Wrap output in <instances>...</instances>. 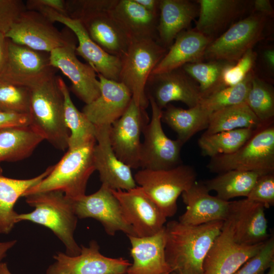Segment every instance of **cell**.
I'll return each mask as SVG.
<instances>
[{"label":"cell","instance_id":"bcb514c9","mask_svg":"<svg viewBox=\"0 0 274 274\" xmlns=\"http://www.w3.org/2000/svg\"><path fill=\"white\" fill-rule=\"evenodd\" d=\"M31 118L29 113H18L0 111V130L14 126H29Z\"/></svg>","mask_w":274,"mask_h":274},{"label":"cell","instance_id":"5b68a950","mask_svg":"<svg viewBox=\"0 0 274 274\" xmlns=\"http://www.w3.org/2000/svg\"><path fill=\"white\" fill-rule=\"evenodd\" d=\"M133 177L136 185L167 218L176 214L178 197L194 183L196 173L191 166L180 164L167 169L142 168Z\"/></svg>","mask_w":274,"mask_h":274},{"label":"cell","instance_id":"836d02e7","mask_svg":"<svg viewBox=\"0 0 274 274\" xmlns=\"http://www.w3.org/2000/svg\"><path fill=\"white\" fill-rule=\"evenodd\" d=\"M262 175L257 172L231 170L219 174L203 183L209 191H214L218 198L229 201L237 197L246 198Z\"/></svg>","mask_w":274,"mask_h":274},{"label":"cell","instance_id":"d4e9b609","mask_svg":"<svg viewBox=\"0 0 274 274\" xmlns=\"http://www.w3.org/2000/svg\"><path fill=\"white\" fill-rule=\"evenodd\" d=\"M79 21L90 38L107 53L121 58L126 52L131 40L111 10L90 14Z\"/></svg>","mask_w":274,"mask_h":274},{"label":"cell","instance_id":"3957f363","mask_svg":"<svg viewBox=\"0 0 274 274\" xmlns=\"http://www.w3.org/2000/svg\"><path fill=\"white\" fill-rule=\"evenodd\" d=\"M95 143L96 141L92 142L67 149L58 163L53 165L48 175L27 190L24 196L36 192L59 191L75 200L85 195L88 180L95 170L93 159Z\"/></svg>","mask_w":274,"mask_h":274},{"label":"cell","instance_id":"ab89813d","mask_svg":"<svg viewBox=\"0 0 274 274\" xmlns=\"http://www.w3.org/2000/svg\"><path fill=\"white\" fill-rule=\"evenodd\" d=\"M31 89L0 80V111L29 113Z\"/></svg>","mask_w":274,"mask_h":274},{"label":"cell","instance_id":"f6af8a7d","mask_svg":"<svg viewBox=\"0 0 274 274\" xmlns=\"http://www.w3.org/2000/svg\"><path fill=\"white\" fill-rule=\"evenodd\" d=\"M21 0H0V32L6 35L26 10Z\"/></svg>","mask_w":274,"mask_h":274},{"label":"cell","instance_id":"c3c4849f","mask_svg":"<svg viewBox=\"0 0 274 274\" xmlns=\"http://www.w3.org/2000/svg\"><path fill=\"white\" fill-rule=\"evenodd\" d=\"M253 12H256L266 17H272L273 9L269 0H256L253 2Z\"/></svg>","mask_w":274,"mask_h":274},{"label":"cell","instance_id":"e0dca14e","mask_svg":"<svg viewBox=\"0 0 274 274\" xmlns=\"http://www.w3.org/2000/svg\"><path fill=\"white\" fill-rule=\"evenodd\" d=\"M76 47L74 39L65 46L51 51L49 59L54 68L68 78L73 93L86 105L100 95V84L94 69L77 57Z\"/></svg>","mask_w":274,"mask_h":274},{"label":"cell","instance_id":"7dc6e473","mask_svg":"<svg viewBox=\"0 0 274 274\" xmlns=\"http://www.w3.org/2000/svg\"><path fill=\"white\" fill-rule=\"evenodd\" d=\"M25 3L27 10H34L38 8L44 7L66 15L65 0H27Z\"/></svg>","mask_w":274,"mask_h":274},{"label":"cell","instance_id":"ffe728a7","mask_svg":"<svg viewBox=\"0 0 274 274\" xmlns=\"http://www.w3.org/2000/svg\"><path fill=\"white\" fill-rule=\"evenodd\" d=\"M110 126L96 127L93 159L101 185L111 190H128L137 185L131 168L116 156L109 138Z\"/></svg>","mask_w":274,"mask_h":274},{"label":"cell","instance_id":"f546056e","mask_svg":"<svg viewBox=\"0 0 274 274\" xmlns=\"http://www.w3.org/2000/svg\"><path fill=\"white\" fill-rule=\"evenodd\" d=\"M52 167L53 165L49 166L35 177L18 179L4 176L0 167V234H7L12 230L18 223V214L14 210L16 202L27 190L46 177Z\"/></svg>","mask_w":274,"mask_h":274},{"label":"cell","instance_id":"7bdbcfd3","mask_svg":"<svg viewBox=\"0 0 274 274\" xmlns=\"http://www.w3.org/2000/svg\"><path fill=\"white\" fill-rule=\"evenodd\" d=\"M117 2V0H67L66 16L79 20L90 14L112 10Z\"/></svg>","mask_w":274,"mask_h":274},{"label":"cell","instance_id":"d6a6232c","mask_svg":"<svg viewBox=\"0 0 274 274\" xmlns=\"http://www.w3.org/2000/svg\"><path fill=\"white\" fill-rule=\"evenodd\" d=\"M57 81L64 98V121L70 131L67 149L95 142V126L74 105L62 78L57 76Z\"/></svg>","mask_w":274,"mask_h":274},{"label":"cell","instance_id":"30bf717a","mask_svg":"<svg viewBox=\"0 0 274 274\" xmlns=\"http://www.w3.org/2000/svg\"><path fill=\"white\" fill-rule=\"evenodd\" d=\"M151 118L143 131L140 167L152 170L167 169L181 164V150L184 145L180 141L169 139L161 125V110L151 99Z\"/></svg>","mask_w":274,"mask_h":274},{"label":"cell","instance_id":"603a6c76","mask_svg":"<svg viewBox=\"0 0 274 274\" xmlns=\"http://www.w3.org/2000/svg\"><path fill=\"white\" fill-rule=\"evenodd\" d=\"M209 192L203 183L196 181L183 192L181 195L186 209L179 221L187 225H198L225 221L228 216L230 201L212 196Z\"/></svg>","mask_w":274,"mask_h":274},{"label":"cell","instance_id":"2e32d148","mask_svg":"<svg viewBox=\"0 0 274 274\" xmlns=\"http://www.w3.org/2000/svg\"><path fill=\"white\" fill-rule=\"evenodd\" d=\"M145 93L148 99H152L161 110L175 101L192 108L202 98L198 85L182 67L151 74L146 85Z\"/></svg>","mask_w":274,"mask_h":274},{"label":"cell","instance_id":"11a10c76","mask_svg":"<svg viewBox=\"0 0 274 274\" xmlns=\"http://www.w3.org/2000/svg\"><path fill=\"white\" fill-rule=\"evenodd\" d=\"M264 274H274V263L270 266Z\"/></svg>","mask_w":274,"mask_h":274},{"label":"cell","instance_id":"484cf974","mask_svg":"<svg viewBox=\"0 0 274 274\" xmlns=\"http://www.w3.org/2000/svg\"><path fill=\"white\" fill-rule=\"evenodd\" d=\"M198 18L195 29L214 38L219 32L243 15L249 7L241 0H198Z\"/></svg>","mask_w":274,"mask_h":274},{"label":"cell","instance_id":"cb8c5ba5","mask_svg":"<svg viewBox=\"0 0 274 274\" xmlns=\"http://www.w3.org/2000/svg\"><path fill=\"white\" fill-rule=\"evenodd\" d=\"M132 263L127 274H172L165 254L164 227L156 234L145 237L128 236Z\"/></svg>","mask_w":274,"mask_h":274},{"label":"cell","instance_id":"9c48e42d","mask_svg":"<svg viewBox=\"0 0 274 274\" xmlns=\"http://www.w3.org/2000/svg\"><path fill=\"white\" fill-rule=\"evenodd\" d=\"M49 53L34 50L9 39L8 56L0 80L32 89L55 76Z\"/></svg>","mask_w":274,"mask_h":274},{"label":"cell","instance_id":"1f68e13d","mask_svg":"<svg viewBox=\"0 0 274 274\" xmlns=\"http://www.w3.org/2000/svg\"><path fill=\"white\" fill-rule=\"evenodd\" d=\"M211 113L198 104L184 109L170 104L162 110L161 121L178 135L183 144L198 132L207 128Z\"/></svg>","mask_w":274,"mask_h":274},{"label":"cell","instance_id":"277c9868","mask_svg":"<svg viewBox=\"0 0 274 274\" xmlns=\"http://www.w3.org/2000/svg\"><path fill=\"white\" fill-rule=\"evenodd\" d=\"M30 126L56 149L68 148L70 131L64 119V98L57 76L31 89Z\"/></svg>","mask_w":274,"mask_h":274},{"label":"cell","instance_id":"8992f818","mask_svg":"<svg viewBox=\"0 0 274 274\" xmlns=\"http://www.w3.org/2000/svg\"><path fill=\"white\" fill-rule=\"evenodd\" d=\"M167 50L154 40H131L121 58L119 82L129 89L134 102L143 109L149 105L145 93L148 78Z\"/></svg>","mask_w":274,"mask_h":274},{"label":"cell","instance_id":"8d00e7d4","mask_svg":"<svg viewBox=\"0 0 274 274\" xmlns=\"http://www.w3.org/2000/svg\"><path fill=\"white\" fill-rule=\"evenodd\" d=\"M227 63L218 60H210L208 62L200 61L186 64L182 68L198 83L203 98L224 88L222 83V73Z\"/></svg>","mask_w":274,"mask_h":274},{"label":"cell","instance_id":"d6986e66","mask_svg":"<svg viewBox=\"0 0 274 274\" xmlns=\"http://www.w3.org/2000/svg\"><path fill=\"white\" fill-rule=\"evenodd\" d=\"M135 236H149L161 230L166 217L141 187L128 190H112Z\"/></svg>","mask_w":274,"mask_h":274},{"label":"cell","instance_id":"7c38bea8","mask_svg":"<svg viewBox=\"0 0 274 274\" xmlns=\"http://www.w3.org/2000/svg\"><path fill=\"white\" fill-rule=\"evenodd\" d=\"M150 119L146 109L132 100L122 116L110 127L111 147L117 157L131 168L140 167L141 135Z\"/></svg>","mask_w":274,"mask_h":274},{"label":"cell","instance_id":"d590c367","mask_svg":"<svg viewBox=\"0 0 274 274\" xmlns=\"http://www.w3.org/2000/svg\"><path fill=\"white\" fill-rule=\"evenodd\" d=\"M260 129L240 128L210 134L203 133L198 144L203 156L212 158L229 154L242 147Z\"/></svg>","mask_w":274,"mask_h":274},{"label":"cell","instance_id":"4dcf8cb0","mask_svg":"<svg viewBox=\"0 0 274 274\" xmlns=\"http://www.w3.org/2000/svg\"><path fill=\"white\" fill-rule=\"evenodd\" d=\"M43 141L42 135L30 125L0 130V162L28 157Z\"/></svg>","mask_w":274,"mask_h":274},{"label":"cell","instance_id":"f1b7e54d","mask_svg":"<svg viewBox=\"0 0 274 274\" xmlns=\"http://www.w3.org/2000/svg\"><path fill=\"white\" fill-rule=\"evenodd\" d=\"M111 12L131 41H157L159 14L149 12L135 0H117Z\"/></svg>","mask_w":274,"mask_h":274},{"label":"cell","instance_id":"6da1fadb","mask_svg":"<svg viewBox=\"0 0 274 274\" xmlns=\"http://www.w3.org/2000/svg\"><path fill=\"white\" fill-rule=\"evenodd\" d=\"M224 221L190 225L171 221L164 226L166 260L176 274H202L204 259Z\"/></svg>","mask_w":274,"mask_h":274},{"label":"cell","instance_id":"7402d4cb","mask_svg":"<svg viewBox=\"0 0 274 274\" xmlns=\"http://www.w3.org/2000/svg\"><path fill=\"white\" fill-rule=\"evenodd\" d=\"M97 75L100 84V95L85 105L82 112L95 126H110L124 113L132 100V94L123 83Z\"/></svg>","mask_w":274,"mask_h":274},{"label":"cell","instance_id":"816d5d0a","mask_svg":"<svg viewBox=\"0 0 274 274\" xmlns=\"http://www.w3.org/2000/svg\"><path fill=\"white\" fill-rule=\"evenodd\" d=\"M16 240L0 242V263L6 256L7 252L16 244Z\"/></svg>","mask_w":274,"mask_h":274},{"label":"cell","instance_id":"4fadbf2b","mask_svg":"<svg viewBox=\"0 0 274 274\" xmlns=\"http://www.w3.org/2000/svg\"><path fill=\"white\" fill-rule=\"evenodd\" d=\"M81 247L80 253L76 256L57 252L46 274H127L131 263L122 258L103 255L96 241H92L88 247Z\"/></svg>","mask_w":274,"mask_h":274},{"label":"cell","instance_id":"681fc988","mask_svg":"<svg viewBox=\"0 0 274 274\" xmlns=\"http://www.w3.org/2000/svg\"><path fill=\"white\" fill-rule=\"evenodd\" d=\"M9 39L0 32V73L6 61L8 52Z\"/></svg>","mask_w":274,"mask_h":274},{"label":"cell","instance_id":"ba28073f","mask_svg":"<svg viewBox=\"0 0 274 274\" xmlns=\"http://www.w3.org/2000/svg\"><path fill=\"white\" fill-rule=\"evenodd\" d=\"M267 17L253 12L232 24L207 47L204 57L230 63L237 61L264 37Z\"/></svg>","mask_w":274,"mask_h":274},{"label":"cell","instance_id":"74e56055","mask_svg":"<svg viewBox=\"0 0 274 274\" xmlns=\"http://www.w3.org/2000/svg\"><path fill=\"white\" fill-rule=\"evenodd\" d=\"M245 103L263 125L273 123V89L270 84L255 75Z\"/></svg>","mask_w":274,"mask_h":274},{"label":"cell","instance_id":"8fae6325","mask_svg":"<svg viewBox=\"0 0 274 274\" xmlns=\"http://www.w3.org/2000/svg\"><path fill=\"white\" fill-rule=\"evenodd\" d=\"M13 42L36 51L50 53L75 39L60 31L42 13L26 10L6 35Z\"/></svg>","mask_w":274,"mask_h":274},{"label":"cell","instance_id":"ac0fdd59","mask_svg":"<svg viewBox=\"0 0 274 274\" xmlns=\"http://www.w3.org/2000/svg\"><path fill=\"white\" fill-rule=\"evenodd\" d=\"M264 243L254 245L237 243L231 224L226 220L204 259L202 274H232L256 254Z\"/></svg>","mask_w":274,"mask_h":274},{"label":"cell","instance_id":"f907efd6","mask_svg":"<svg viewBox=\"0 0 274 274\" xmlns=\"http://www.w3.org/2000/svg\"><path fill=\"white\" fill-rule=\"evenodd\" d=\"M147 10L159 14L160 0H135Z\"/></svg>","mask_w":274,"mask_h":274},{"label":"cell","instance_id":"83f0119b","mask_svg":"<svg viewBox=\"0 0 274 274\" xmlns=\"http://www.w3.org/2000/svg\"><path fill=\"white\" fill-rule=\"evenodd\" d=\"M198 6L188 0H160L157 42L167 50L179 33L198 15Z\"/></svg>","mask_w":274,"mask_h":274},{"label":"cell","instance_id":"b9f144b4","mask_svg":"<svg viewBox=\"0 0 274 274\" xmlns=\"http://www.w3.org/2000/svg\"><path fill=\"white\" fill-rule=\"evenodd\" d=\"M256 56V52L251 49L248 50L235 63L228 62L222 73L223 87L234 86L243 81L252 71Z\"/></svg>","mask_w":274,"mask_h":274},{"label":"cell","instance_id":"db71d44e","mask_svg":"<svg viewBox=\"0 0 274 274\" xmlns=\"http://www.w3.org/2000/svg\"><path fill=\"white\" fill-rule=\"evenodd\" d=\"M0 274H13L5 262H2L0 263Z\"/></svg>","mask_w":274,"mask_h":274},{"label":"cell","instance_id":"9a60e30c","mask_svg":"<svg viewBox=\"0 0 274 274\" xmlns=\"http://www.w3.org/2000/svg\"><path fill=\"white\" fill-rule=\"evenodd\" d=\"M73 204L78 218H91L98 221L109 235L122 231L127 236H135L118 200L108 187L101 185L96 192L73 200Z\"/></svg>","mask_w":274,"mask_h":274},{"label":"cell","instance_id":"f5cc1de1","mask_svg":"<svg viewBox=\"0 0 274 274\" xmlns=\"http://www.w3.org/2000/svg\"><path fill=\"white\" fill-rule=\"evenodd\" d=\"M263 58L267 66L270 69L274 68V51L272 49H268L264 51L263 53Z\"/></svg>","mask_w":274,"mask_h":274},{"label":"cell","instance_id":"ee69618b","mask_svg":"<svg viewBox=\"0 0 274 274\" xmlns=\"http://www.w3.org/2000/svg\"><path fill=\"white\" fill-rule=\"evenodd\" d=\"M267 209L274 205V173L260 176L246 197Z\"/></svg>","mask_w":274,"mask_h":274},{"label":"cell","instance_id":"60d3db41","mask_svg":"<svg viewBox=\"0 0 274 274\" xmlns=\"http://www.w3.org/2000/svg\"><path fill=\"white\" fill-rule=\"evenodd\" d=\"M274 263V238L270 236L259 251L232 274H264Z\"/></svg>","mask_w":274,"mask_h":274},{"label":"cell","instance_id":"7a4b0ae2","mask_svg":"<svg viewBox=\"0 0 274 274\" xmlns=\"http://www.w3.org/2000/svg\"><path fill=\"white\" fill-rule=\"evenodd\" d=\"M24 197L35 209L28 213L18 214V223L28 221L50 229L64 245L66 254L79 255L81 247L74 237L78 217L73 200L59 191L32 193Z\"/></svg>","mask_w":274,"mask_h":274},{"label":"cell","instance_id":"f35d334b","mask_svg":"<svg viewBox=\"0 0 274 274\" xmlns=\"http://www.w3.org/2000/svg\"><path fill=\"white\" fill-rule=\"evenodd\" d=\"M254 75L252 71L239 83L214 92L202 98L199 104L211 114L226 107L245 102Z\"/></svg>","mask_w":274,"mask_h":274},{"label":"cell","instance_id":"5bb4252c","mask_svg":"<svg viewBox=\"0 0 274 274\" xmlns=\"http://www.w3.org/2000/svg\"><path fill=\"white\" fill-rule=\"evenodd\" d=\"M44 15L53 22L64 24L75 35L78 42L76 54L83 58L95 71L104 77L119 82L121 68V58L106 52L89 37L81 23L55 10L40 7L35 10Z\"/></svg>","mask_w":274,"mask_h":274},{"label":"cell","instance_id":"e575fe53","mask_svg":"<svg viewBox=\"0 0 274 274\" xmlns=\"http://www.w3.org/2000/svg\"><path fill=\"white\" fill-rule=\"evenodd\" d=\"M265 125L244 102L212 113L204 133L210 134L240 128L258 129Z\"/></svg>","mask_w":274,"mask_h":274},{"label":"cell","instance_id":"52a82bcc","mask_svg":"<svg viewBox=\"0 0 274 274\" xmlns=\"http://www.w3.org/2000/svg\"><path fill=\"white\" fill-rule=\"evenodd\" d=\"M208 167L219 174L231 170L274 173L273 124L261 128L236 151L211 158Z\"/></svg>","mask_w":274,"mask_h":274},{"label":"cell","instance_id":"4316f807","mask_svg":"<svg viewBox=\"0 0 274 274\" xmlns=\"http://www.w3.org/2000/svg\"><path fill=\"white\" fill-rule=\"evenodd\" d=\"M212 41L195 29L182 31L176 37L151 74L168 72L187 63L201 61Z\"/></svg>","mask_w":274,"mask_h":274},{"label":"cell","instance_id":"44dd1931","mask_svg":"<svg viewBox=\"0 0 274 274\" xmlns=\"http://www.w3.org/2000/svg\"><path fill=\"white\" fill-rule=\"evenodd\" d=\"M226 220L231 224L234 240L239 244H261L270 237L265 208L259 203L246 198L230 201Z\"/></svg>","mask_w":274,"mask_h":274}]
</instances>
